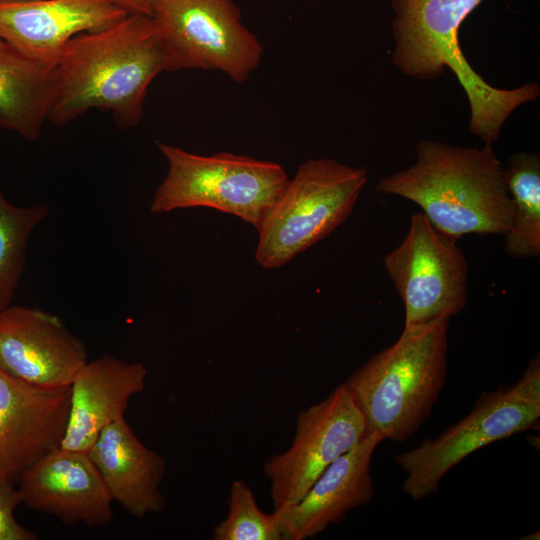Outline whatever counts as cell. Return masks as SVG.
I'll return each mask as SVG.
<instances>
[{
    "mask_svg": "<svg viewBox=\"0 0 540 540\" xmlns=\"http://www.w3.org/2000/svg\"><path fill=\"white\" fill-rule=\"evenodd\" d=\"M175 60L151 16L129 14L117 24L76 35L56 66V93L47 120L65 125L90 109L111 112L126 130L143 116L148 87Z\"/></svg>",
    "mask_w": 540,
    "mask_h": 540,
    "instance_id": "6da1fadb",
    "label": "cell"
},
{
    "mask_svg": "<svg viewBox=\"0 0 540 540\" xmlns=\"http://www.w3.org/2000/svg\"><path fill=\"white\" fill-rule=\"evenodd\" d=\"M415 153L410 167L380 179L375 190L417 204L435 228L457 240L509 231L513 204L492 144L477 148L421 140Z\"/></svg>",
    "mask_w": 540,
    "mask_h": 540,
    "instance_id": "7a4b0ae2",
    "label": "cell"
},
{
    "mask_svg": "<svg viewBox=\"0 0 540 540\" xmlns=\"http://www.w3.org/2000/svg\"><path fill=\"white\" fill-rule=\"evenodd\" d=\"M481 1L391 0L395 43L391 61L404 75L418 80L436 79L450 69L468 99L469 132L492 144L509 116L535 101L540 88L536 82L514 89L494 87L468 63L459 44V28Z\"/></svg>",
    "mask_w": 540,
    "mask_h": 540,
    "instance_id": "3957f363",
    "label": "cell"
},
{
    "mask_svg": "<svg viewBox=\"0 0 540 540\" xmlns=\"http://www.w3.org/2000/svg\"><path fill=\"white\" fill-rule=\"evenodd\" d=\"M449 324L444 318L404 327L343 382L367 432L402 443L430 416L446 382Z\"/></svg>",
    "mask_w": 540,
    "mask_h": 540,
    "instance_id": "277c9868",
    "label": "cell"
},
{
    "mask_svg": "<svg viewBox=\"0 0 540 540\" xmlns=\"http://www.w3.org/2000/svg\"><path fill=\"white\" fill-rule=\"evenodd\" d=\"M540 421V358L529 361L512 385L483 392L473 409L438 436L397 453L402 489L414 501L439 490L443 477L467 456L491 443L535 429Z\"/></svg>",
    "mask_w": 540,
    "mask_h": 540,
    "instance_id": "5b68a950",
    "label": "cell"
},
{
    "mask_svg": "<svg viewBox=\"0 0 540 540\" xmlns=\"http://www.w3.org/2000/svg\"><path fill=\"white\" fill-rule=\"evenodd\" d=\"M168 172L155 190L153 213L207 207L234 215L257 229L289 182L278 163L219 152L197 155L157 142Z\"/></svg>",
    "mask_w": 540,
    "mask_h": 540,
    "instance_id": "8992f818",
    "label": "cell"
},
{
    "mask_svg": "<svg viewBox=\"0 0 540 540\" xmlns=\"http://www.w3.org/2000/svg\"><path fill=\"white\" fill-rule=\"evenodd\" d=\"M367 181L364 167L332 158L301 164L256 229L257 264L279 268L333 232L351 215Z\"/></svg>",
    "mask_w": 540,
    "mask_h": 540,
    "instance_id": "52a82bcc",
    "label": "cell"
},
{
    "mask_svg": "<svg viewBox=\"0 0 540 540\" xmlns=\"http://www.w3.org/2000/svg\"><path fill=\"white\" fill-rule=\"evenodd\" d=\"M178 70H218L245 82L264 49L233 0H159L151 16Z\"/></svg>",
    "mask_w": 540,
    "mask_h": 540,
    "instance_id": "ba28073f",
    "label": "cell"
},
{
    "mask_svg": "<svg viewBox=\"0 0 540 540\" xmlns=\"http://www.w3.org/2000/svg\"><path fill=\"white\" fill-rule=\"evenodd\" d=\"M405 308L404 327L450 319L467 302L468 266L457 239L422 213L411 217L401 243L383 259Z\"/></svg>",
    "mask_w": 540,
    "mask_h": 540,
    "instance_id": "9c48e42d",
    "label": "cell"
},
{
    "mask_svg": "<svg viewBox=\"0 0 540 540\" xmlns=\"http://www.w3.org/2000/svg\"><path fill=\"white\" fill-rule=\"evenodd\" d=\"M366 434L364 417L343 383L301 410L289 448L263 466L274 511L299 502L325 469Z\"/></svg>",
    "mask_w": 540,
    "mask_h": 540,
    "instance_id": "30bf717a",
    "label": "cell"
},
{
    "mask_svg": "<svg viewBox=\"0 0 540 540\" xmlns=\"http://www.w3.org/2000/svg\"><path fill=\"white\" fill-rule=\"evenodd\" d=\"M88 362L85 344L62 320L38 308L0 310V370L39 388L69 387Z\"/></svg>",
    "mask_w": 540,
    "mask_h": 540,
    "instance_id": "8fae6325",
    "label": "cell"
},
{
    "mask_svg": "<svg viewBox=\"0 0 540 540\" xmlns=\"http://www.w3.org/2000/svg\"><path fill=\"white\" fill-rule=\"evenodd\" d=\"M129 15L112 0H0V36L29 59L56 67L76 35Z\"/></svg>",
    "mask_w": 540,
    "mask_h": 540,
    "instance_id": "7c38bea8",
    "label": "cell"
},
{
    "mask_svg": "<svg viewBox=\"0 0 540 540\" xmlns=\"http://www.w3.org/2000/svg\"><path fill=\"white\" fill-rule=\"evenodd\" d=\"M19 493L30 509L65 525L100 526L113 519L112 498L87 452L57 447L18 479Z\"/></svg>",
    "mask_w": 540,
    "mask_h": 540,
    "instance_id": "4fadbf2b",
    "label": "cell"
},
{
    "mask_svg": "<svg viewBox=\"0 0 540 540\" xmlns=\"http://www.w3.org/2000/svg\"><path fill=\"white\" fill-rule=\"evenodd\" d=\"M70 388H39L0 370V473L13 481L60 446Z\"/></svg>",
    "mask_w": 540,
    "mask_h": 540,
    "instance_id": "5bb4252c",
    "label": "cell"
},
{
    "mask_svg": "<svg viewBox=\"0 0 540 540\" xmlns=\"http://www.w3.org/2000/svg\"><path fill=\"white\" fill-rule=\"evenodd\" d=\"M383 440L381 434L367 432L325 469L299 502L276 510L284 540L313 538L341 522L350 510L371 502V459Z\"/></svg>",
    "mask_w": 540,
    "mask_h": 540,
    "instance_id": "9a60e30c",
    "label": "cell"
},
{
    "mask_svg": "<svg viewBox=\"0 0 540 540\" xmlns=\"http://www.w3.org/2000/svg\"><path fill=\"white\" fill-rule=\"evenodd\" d=\"M146 376L140 362L110 356L88 361L69 386L68 419L60 447L88 452L107 425L124 417L130 398L144 390Z\"/></svg>",
    "mask_w": 540,
    "mask_h": 540,
    "instance_id": "2e32d148",
    "label": "cell"
},
{
    "mask_svg": "<svg viewBox=\"0 0 540 540\" xmlns=\"http://www.w3.org/2000/svg\"><path fill=\"white\" fill-rule=\"evenodd\" d=\"M113 501L136 518L161 513L165 459L145 446L124 417L107 425L88 450Z\"/></svg>",
    "mask_w": 540,
    "mask_h": 540,
    "instance_id": "e0dca14e",
    "label": "cell"
},
{
    "mask_svg": "<svg viewBox=\"0 0 540 540\" xmlns=\"http://www.w3.org/2000/svg\"><path fill=\"white\" fill-rule=\"evenodd\" d=\"M56 67L39 64L0 36V128L37 141L53 103Z\"/></svg>",
    "mask_w": 540,
    "mask_h": 540,
    "instance_id": "ac0fdd59",
    "label": "cell"
},
{
    "mask_svg": "<svg viewBox=\"0 0 540 540\" xmlns=\"http://www.w3.org/2000/svg\"><path fill=\"white\" fill-rule=\"evenodd\" d=\"M505 181L514 216L505 236V250L514 258L540 254V157L536 152H519L509 157Z\"/></svg>",
    "mask_w": 540,
    "mask_h": 540,
    "instance_id": "d6986e66",
    "label": "cell"
},
{
    "mask_svg": "<svg viewBox=\"0 0 540 540\" xmlns=\"http://www.w3.org/2000/svg\"><path fill=\"white\" fill-rule=\"evenodd\" d=\"M48 213L46 204L15 205L0 189V310L13 302L25 268L30 234Z\"/></svg>",
    "mask_w": 540,
    "mask_h": 540,
    "instance_id": "ffe728a7",
    "label": "cell"
},
{
    "mask_svg": "<svg viewBox=\"0 0 540 540\" xmlns=\"http://www.w3.org/2000/svg\"><path fill=\"white\" fill-rule=\"evenodd\" d=\"M226 518L213 529L214 540H284L278 513L263 512L250 487L232 482Z\"/></svg>",
    "mask_w": 540,
    "mask_h": 540,
    "instance_id": "44dd1931",
    "label": "cell"
},
{
    "mask_svg": "<svg viewBox=\"0 0 540 540\" xmlns=\"http://www.w3.org/2000/svg\"><path fill=\"white\" fill-rule=\"evenodd\" d=\"M22 499L14 481L0 473V540H35L37 536L22 526L14 516V511Z\"/></svg>",
    "mask_w": 540,
    "mask_h": 540,
    "instance_id": "7402d4cb",
    "label": "cell"
},
{
    "mask_svg": "<svg viewBox=\"0 0 540 540\" xmlns=\"http://www.w3.org/2000/svg\"><path fill=\"white\" fill-rule=\"evenodd\" d=\"M128 14L152 16L159 0H112Z\"/></svg>",
    "mask_w": 540,
    "mask_h": 540,
    "instance_id": "603a6c76",
    "label": "cell"
}]
</instances>
